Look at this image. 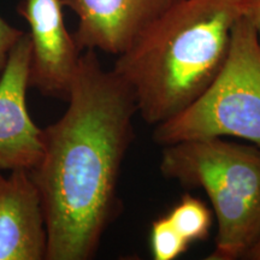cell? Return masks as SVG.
I'll use <instances>...</instances> for the list:
<instances>
[{
	"label": "cell",
	"mask_w": 260,
	"mask_h": 260,
	"mask_svg": "<svg viewBox=\"0 0 260 260\" xmlns=\"http://www.w3.org/2000/svg\"><path fill=\"white\" fill-rule=\"evenodd\" d=\"M162 176L206 193L217 219L207 260L245 259L260 237V148L224 138L164 146Z\"/></svg>",
	"instance_id": "cell-3"
},
{
	"label": "cell",
	"mask_w": 260,
	"mask_h": 260,
	"mask_svg": "<svg viewBox=\"0 0 260 260\" xmlns=\"http://www.w3.org/2000/svg\"><path fill=\"white\" fill-rule=\"evenodd\" d=\"M46 251V223L37 184L29 171H11L0 184V260H42Z\"/></svg>",
	"instance_id": "cell-8"
},
{
	"label": "cell",
	"mask_w": 260,
	"mask_h": 260,
	"mask_svg": "<svg viewBox=\"0 0 260 260\" xmlns=\"http://www.w3.org/2000/svg\"><path fill=\"white\" fill-rule=\"evenodd\" d=\"M212 138L247 140L260 148V46L248 15L236 22L226 60L213 82L153 133L162 146Z\"/></svg>",
	"instance_id": "cell-4"
},
{
	"label": "cell",
	"mask_w": 260,
	"mask_h": 260,
	"mask_svg": "<svg viewBox=\"0 0 260 260\" xmlns=\"http://www.w3.org/2000/svg\"><path fill=\"white\" fill-rule=\"evenodd\" d=\"M254 0H177L117 56L112 70L151 125L177 116L222 70L236 22Z\"/></svg>",
	"instance_id": "cell-2"
},
{
	"label": "cell",
	"mask_w": 260,
	"mask_h": 260,
	"mask_svg": "<svg viewBox=\"0 0 260 260\" xmlns=\"http://www.w3.org/2000/svg\"><path fill=\"white\" fill-rule=\"evenodd\" d=\"M167 216L188 242L203 241L212 228V212L204 201L184 194Z\"/></svg>",
	"instance_id": "cell-9"
},
{
	"label": "cell",
	"mask_w": 260,
	"mask_h": 260,
	"mask_svg": "<svg viewBox=\"0 0 260 260\" xmlns=\"http://www.w3.org/2000/svg\"><path fill=\"white\" fill-rule=\"evenodd\" d=\"M245 259H251V260H260V237L258 241L255 242V245L249 249L247 253Z\"/></svg>",
	"instance_id": "cell-13"
},
{
	"label": "cell",
	"mask_w": 260,
	"mask_h": 260,
	"mask_svg": "<svg viewBox=\"0 0 260 260\" xmlns=\"http://www.w3.org/2000/svg\"><path fill=\"white\" fill-rule=\"evenodd\" d=\"M3 180H4V176H3L2 174H0V184H2V182H3Z\"/></svg>",
	"instance_id": "cell-14"
},
{
	"label": "cell",
	"mask_w": 260,
	"mask_h": 260,
	"mask_svg": "<svg viewBox=\"0 0 260 260\" xmlns=\"http://www.w3.org/2000/svg\"><path fill=\"white\" fill-rule=\"evenodd\" d=\"M151 252L155 260H175L186 253L190 243L177 232L168 216L153 220L151 226Z\"/></svg>",
	"instance_id": "cell-10"
},
{
	"label": "cell",
	"mask_w": 260,
	"mask_h": 260,
	"mask_svg": "<svg viewBox=\"0 0 260 260\" xmlns=\"http://www.w3.org/2000/svg\"><path fill=\"white\" fill-rule=\"evenodd\" d=\"M177 0H61L77 17L74 39L81 51L119 56Z\"/></svg>",
	"instance_id": "cell-7"
},
{
	"label": "cell",
	"mask_w": 260,
	"mask_h": 260,
	"mask_svg": "<svg viewBox=\"0 0 260 260\" xmlns=\"http://www.w3.org/2000/svg\"><path fill=\"white\" fill-rule=\"evenodd\" d=\"M61 0H22L18 14L29 25V83L48 96L68 100L82 51L65 27Z\"/></svg>",
	"instance_id": "cell-5"
},
{
	"label": "cell",
	"mask_w": 260,
	"mask_h": 260,
	"mask_svg": "<svg viewBox=\"0 0 260 260\" xmlns=\"http://www.w3.org/2000/svg\"><path fill=\"white\" fill-rule=\"evenodd\" d=\"M30 56V40L24 31L0 76V171L30 172L44 151V129L32 122L27 107Z\"/></svg>",
	"instance_id": "cell-6"
},
{
	"label": "cell",
	"mask_w": 260,
	"mask_h": 260,
	"mask_svg": "<svg viewBox=\"0 0 260 260\" xmlns=\"http://www.w3.org/2000/svg\"><path fill=\"white\" fill-rule=\"evenodd\" d=\"M23 34V30L12 27L0 16V76L5 69L12 48Z\"/></svg>",
	"instance_id": "cell-11"
},
{
	"label": "cell",
	"mask_w": 260,
	"mask_h": 260,
	"mask_svg": "<svg viewBox=\"0 0 260 260\" xmlns=\"http://www.w3.org/2000/svg\"><path fill=\"white\" fill-rule=\"evenodd\" d=\"M247 15L249 16L253 25H254L256 35H258L259 46H260V0H254L251 10H249V12Z\"/></svg>",
	"instance_id": "cell-12"
},
{
	"label": "cell",
	"mask_w": 260,
	"mask_h": 260,
	"mask_svg": "<svg viewBox=\"0 0 260 260\" xmlns=\"http://www.w3.org/2000/svg\"><path fill=\"white\" fill-rule=\"evenodd\" d=\"M64 115L44 129L30 171L40 193L47 260H88L118 212L119 175L134 139L138 109L128 86L86 50Z\"/></svg>",
	"instance_id": "cell-1"
}]
</instances>
